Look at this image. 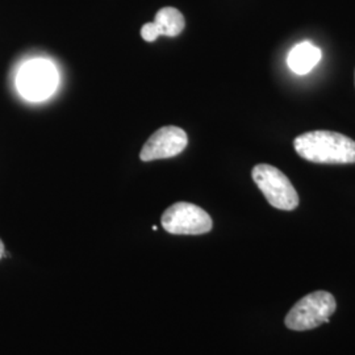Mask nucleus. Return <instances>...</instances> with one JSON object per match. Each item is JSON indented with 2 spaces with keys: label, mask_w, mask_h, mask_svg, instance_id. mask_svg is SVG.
Returning <instances> with one entry per match:
<instances>
[{
  "label": "nucleus",
  "mask_w": 355,
  "mask_h": 355,
  "mask_svg": "<svg viewBox=\"0 0 355 355\" xmlns=\"http://www.w3.org/2000/svg\"><path fill=\"white\" fill-rule=\"evenodd\" d=\"M187 133L179 127H164L154 132L140 153L144 162L165 159L179 155L187 148Z\"/></svg>",
  "instance_id": "6"
},
{
  "label": "nucleus",
  "mask_w": 355,
  "mask_h": 355,
  "mask_svg": "<svg viewBox=\"0 0 355 355\" xmlns=\"http://www.w3.org/2000/svg\"><path fill=\"white\" fill-rule=\"evenodd\" d=\"M3 255H4V243L0 240V259L3 258Z\"/></svg>",
  "instance_id": "9"
},
{
  "label": "nucleus",
  "mask_w": 355,
  "mask_h": 355,
  "mask_svg": "<svg viewBox=\"0 0 355 355\" xmlns=\"http://www.w3.org/2000/svg\"><path fill=\"white\" fill-rule=\"evenodd\" d=\"M336 309L337 303L330 292H311L292 306L284 324L288 329L296 331L315 329L324 322H329Z\"/></svg>",
  "instance_id": "2"
},
{
  "label": "nucleus",
  "mask_w": 355,
  "mask_h": 355,
  "mask_svg": "<svg viewBox=\"0 0 355 355\" xmlns=\"http://www.w3.org/2000/svg\"><path fill=\"white\" fill-rule=\"evenodd\" d=\"M186 26L184 16L174 7L161 8L153 23H146L141 28V37L146 42H153L159 36L175 37Z\"/></svg>",
  "instance_id": "7"
},
{
  "label": "nucleus",
  "mask_w": 355,
  "mask_h": 355,
  "mask_svg": "<svg viewBox=\"0 0 355 355\" xmlns=\"http://www.w3.org/2000/svg\"><path fill=\"white\" fill-rule=\"evenodd\" d=\"M253 180L262 191L267 202L277 209L293 211L299 205V195L292 186L291 180L279 168L259 164L252 171Z\"/></svg>",
  "instance_id": "3"
},
{
  "label": "nucleus",
  "mask_w": 355,
  "mask_h": 355,
  "mask_svg": "<svg viewBox=\"0 0 355 355\" xmlns=\"http://www.w3.org/2000/svg\"><path fill=\"white\" fill-rule=\"evenodd\" d=\"M321 57L322 53L320 48L309 41H304L292 48L287 57V64L295 74L304 76L321 61Z\"/></svg>",
  "instance_id": "8"
},
{
  "label": "nucleus",
  "mask_w": 355,
  "mask_h": 355,
  "mask_svg": "<svg viewBox=\"0 0 355 355\" xmlns=\"http://www.w3.org/2000/svg\"><path fill=\"white\" fill-rule=\"evenodd\" d=\"M58 85V73L54 64L46 60H32L19 71L16 86L28 101H44L49 98Z\"/></svg>",
  "instance_id": "4"
},
{
  "label": "nucleus",
  "mask_w": 355,
  "mask_h": 355,
  "mask_svg": "<svg viewBox=\"0 0 355 355\" xmlns=\"http://www.w3.org/2000/svg\"><path fill=\"white\" fill-rule=\"evenodd\" d=\"M293 146L302 158L313 164H355V141L338 132H306L295 139Z\"/></svg>",
  "instance_id": "1"
},
{
  "label": "nucleus",
  "mask_w": 355,
  "mask_h": 355,
  "mask_svg": "<svg viewBox=\"0 0 355 355\" xmlns=\"http://www.w3.org/2000/svg\"><path fill=\"white\" fill-rule=\"evenodd\" d=\"M162 227L166 232L171 234H184V236H198L205 234L212 229V218L203 208L195 204H173L162 215Z\"/></svg>",
  "instance_id": "5"
}]
</instances>
